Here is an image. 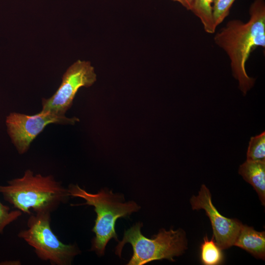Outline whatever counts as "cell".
<instances>
[{
    "label": "cell",
    "mask_w": 265,
    "mask_h": 265,
    "mask_svg": "<svg viewBox=\"0 0 265 265\" xmlns=\"http://www.w3.org/2000/svg\"><path fill=\"white\" fill-rule=\"evenodd\" d=\"M249 15L246 23L239 20L229 21L214 37L215 43L228 55L232 75L243 96L255 82V79L246 73V62L256 48H265V0H255L250 6Z\"/></svg>",
    "instance_id": "cell-1"
},
{
    "label": "cell",
    "mask_w": 265,
    "mask_h": 265,
    "mask_svg": "<svg viewBox=\"0 0 265 265\" xmlns=\"http://www.w3.org/2000/svg\"><path fill=\"white\" fill-rule=\"evenodd\" d=\"M0 193L5 201L23 213L30 214V210L35 212L55 211L70 197L67 188L52 175H34L26 170L21 178L0 185Z\"/></svg>",
    "instance_id": "cell-2"
},
{
    "label": "cell",
    "mask_w": 265,
    "mask_h": 265,
    "mask_svg": "<svg viewBox=\"0 0 265 265\" xmlns=\"http://www.w3.org/2000/svg\"><path fill=\"white\" fill-rule=\"evenodd\" d=\"M67 189L70 197L85 200L84 203L72 206L87 205L94 207L97 216L92 231L95 236L92 239L90 250L95 252L99 256H104L106 246L110 239L113 238L119 241L115 230L117 219L138 212L140 207L133 201L125 202L122 194L113 193L111 190L107 188L91 193L77 184H70Z\"/></svg>",
    "instance_id": "cell-3"
},
{
    "label": "cell",
    "mask_w": 265,
    "mask_h": 265,
    "mask_svg": "<svg viewBox=\"0 0 265 265\" xmlns=\"http://www.w3.org/2000/svg\"><path fill=\"white\" fill-rule=\"evenodd\" d=\"M143 226L138 222L124 231L122 240L118 241L115 253L119 257L126 243L132 245L133 254L128 265H143L151 262L167 259L181 255L187 249L186 234L182 229L168 231L162 228L151 238L141 232Z\"/></svg>",
    "instance_id": "cell-4"
},
{
    "label": "cell",
    "mask_w": 265,
    "mask_h": 265,
    "mask_svg": "<svg viewBox=\"0 0 265 265\" xmlns=\"http://www.w3.org/2000/svg\"><path fill=\"white\" fill-rule=\"evenodd\" d=\"M51 220L50 212H35L28 219L27 228L20 231L18 237L34 248L40 260L53 265H70L81 251L76 244L61 242L52 231Z\"/></svg>",
    "instance_id": "cell-5"
},
{
    "label": "cell",
    "mask_w": 265,
    "mask_h": 265,
    "mask_svg": "<svg viewBox=\"0 0 265 265\" xmlns=\"http://www.w3.org/2000/svg\"><path fill=\"white\" fill-rule=\"evenodd\" d=\"M97 76L89 61L78 60L71 65L62 77V82L50 98H43L42 111L65 116L81 87H88L96 81Z\"/></svg>",
    "instance_id": "cell-6"
},
{
    "label": "cell",
    "mask_w": 265,
    "mask_h": 265,
    "mask_svg": "<svg viewBox=\"0 0 265 265\" xmlns=\"http://www.w3.org/2000/svg\"><path fill=\"white\" fill-rule=\"evenodd\" d=\"M78 121L79 119L76 117L68 118L41 110L33 115L12 112L7 116L5 122L12 143L18 153L23 154L26 152L31 142L48 125H74Z\"/></svg>",
    "instance_id": "cell-7"
},
{
    "label": "cell",
    "mask_w": 265,
    "mask_h": 265,
    "mask_svg": "<svg viewBox=\"0 0 265 265\" xmlns=\"http://www.w3.org/2000/svg\"><path fill=\"white\" fill-rule=\"evenodd\" d=\"M190 203L193 210L205 211L211 222L215 242L222 250L234 245L243 224L238 219L225 217L217 211L205 185H202L198 195L191 197Z\"/></svg>",
    "instance_id": "cell-8"
},
{
    "label": "cell",
    "mask_w": 265,
    "mask_h": 265,
    "mask_svg": "<svg viewBox=\"0 0 265 265\" xmlns=\"http://www.w3.org/2000/svg\"><path fill=\"white\" fill-rule=\"evenodd\" d=\"M262 260L265 258V232L256 231L253 227L242 225L234 243Z\"/></svg>",
    "instance_id": "cell-9"
},
{
    "label": "cell",
    "mask_w": 265,
    "mask_h": 265,
    "mask_svg": "<svg viewBox=\"0 0 265 265\" xmlns=\"http://www.w3.org/2000/svg\"><path fill=\"white\" fill-rule=\"evenodd\" d=\"M238 173L257 192L263 205L265 204V161L246 160L240 165Z\"/></svg>",
    "instance_id": "cell-10"
},
{
    "label": "cell",
    "mask_w": 265,
    "mask_h": 265,
    "mask_svg": "<svg viewBox=\"0 0 265 265\" xmlns=\"http://www.w3.org/2000/svg\"><path fill=\"white\" fill-rule=\"evenodd\" d=\"M214 0H194L190 10L201 21L204 30L208 33L215 32L216 27L212 15V6Z\"/></svg>",
    "instance_id": "cell-11"
},
{
    "label": "cell",
    "mask_w": 265,
    "mask_h": 265,
    "mask_svg": "<svg viewBox=\"0 0 265 265\" xmlns=\"http://www.w3.org/2000/svg\"><path fill=\"white\" fill-rule=\"evenodd\" d=\"M201 260L205 265H217L224 260L222 249L218 246L212 237L209 239L207 236L204 238L201 245Z\"/></svg>",
    "instance_id": "cell-12"
},
{
    "label": "cell",
    "mask_w": 265,
    "mask_h": 265,
    "mask_svg": "<svg viewBox=\"0 0 265 265\" xmlns=\"http://www.w3.org/2000/svg\"><path fill=\"white\" fill-rule=\"evenodd\" d=\"M247 160L265 161V132L251 137L247 151Z\"/></svg>",
    "instance_id": "cell-13"
},
{
    "label": "cell",
    "mask_w": 265,
    "mask_h": 265,
    "mask_svg": "<svg viewBox=\"0 0 265 265\" xmlns=\"http://www.w3.org/2000/svg\"><path fill=\"white\" fill-rule=\"evenodd\" d=\"M236 0H214L212 6L214 24L216 27L229 15L230 8Z\"/></svg>",
    "instance_id": "cell-14"
},
{
    "label": "cell",
    "mask_w": 265,
    "mask_h": 265,
    "mask_svg": "<svg viewBox=\"0 0 265 265\" xmlns=\"http://www.w3.org/2000/svg\"><path fill=\"white\" fill-rule=\"evenodd\" d=\"M22 213L19 210L10 211L8 206L3 205L0 201V234L3 233L7 225L17 219Z\"/></svg>",
    "instance_id": "cell-15"
},
{
    "label": "cell",
    "mask_w": 265,
    "mask_h": 265,
    "mask_svg": "<svg viewBox=\"0 0 265 265\" xmlns=\"http://www.w3.org/2000/svg\"><path fill=\"white\" fill-rule=\"evenodd\" d=\"M174 1L178 2L180 3L183 7L186 8L188 10H190L194 0H172Z\"/></svg>",
    "instance_id": "cell-16"
},
{
    "label": "cell",
    "mask_w": 265,
    "mask_h": 265,
    "mask_svg": "<svg viewBox=\"0 0 265 265\" xmlns=\"http://www.w3.org/2000/svg\"><path fill=\"white\" fill-rule=\"evenodd\" d=\"M0 264V265H21V263L19 260H14V261H4Z\"/></svg>",
    "instance_id": "cell-17"
}]
</instances>
